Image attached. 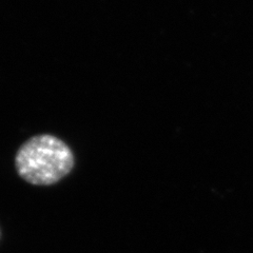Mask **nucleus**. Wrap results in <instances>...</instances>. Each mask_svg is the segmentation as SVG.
Masks as SVG:
<instances>
[{"instance_id":"1","label":"nucleus","mask_w":253,"mask_h":253,"mask_svg":"<svg viewBox=\"0 0 253 253\" xmlns=\"http://www.w3.org/2000/svg\"><path fill=\"white\" fill-rule=\"evenodd\" d=\"M75 157L60 138L42 134L28 139L15 156L18 175L33 186H52L72 172Z\"/></svg>"}]
</instances>
